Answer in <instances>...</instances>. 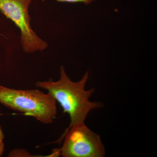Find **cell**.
I'll list each match as a JSON object with an SVG mask.
<instances>
[{
  "instance_id": "obj_1",
  "label": "cell",
  "mask_w": 157,
  "mask_h": 157,
  "mask_svg": "<svg viewBox=\"0 0 157 157\" xmlns=\"http://www.w3.org/2000/svg\"><path fill=\"white\" fill-rule=\"evenodd\" d=\"M89 78L87 71L79 81L73 82L68 76L64 67L61 66L58 81H54L50 78L47 81L36 82L37 87L46 90L50 93L61 105L64 113L69 114L70 124L64 132L71 127L85 123L88 114L91 110L103 107L101 102L90 101L95 89H85Z\"/></svg>"
},
{
  "instance_id": "obj_2",
  "label": "cell",
  "mask_w": 157,
  "mask_h": 157,
  "mask_svg": "<svg viewBox=\"0 0 157 157\" xmlns=\"http://www.w3.org/2000/svg\"><path fill=\"white\" fill-rule=\"evenodd\" d=\"M0 104L45 124L53 122L57 114L55 98L50 93L38 89L17 90L0 86Z\"/></svg>"
},
{
  "instance_id": "obj_3",
  "label": "cell",
  "mask_w": 157,
  "mask_h": 157,
  "mask_svg": "<svg viewBox=\"0 0 157 157\" xmlns=\"http://www.w3.org/2000/svg\"><path fill=\"white\" fill-rule=\"evenodd\" d=\"M33 0H0V11L19 29L20 42L27 54L42 52L48 48L47 42L41 39L31 27L29 7Z\"/></svg>"
},
{
  "instance_id": "obj_4",
  "label": "cell",
  "mask_w": 157,
  "mask_h": 157,
  "mask_svg": "<svg viewBox=\"0 0 157 157\" xmlns=\"http://www.w3.org/2000/svg\"><path fill=\"white\" fill-rule=\"evenodd\" d=\"M63 143L59 148L63 157H103L105 149L100 135L93 132L85 124L71 127L59 138Z\"/></svg>"
},
{
  "instance_id": "obj_5",
  "label": "cell",
  "mask_w": 157,
  "mask_h": 157,
  "mask_svg": "<svg viewBox=\"0 0 157 157\" xmlns=\"http://www.w3.org/2000/svg\"><path fill=\"white\" fill-rule=\"evenodd\" d=\"M9 157H34L30 154L29 152L23 149H16L10 152Z\"/></svg>"
},
{
  "instance_id": "obj_6",
  "label": "cell",
  "mask_w": 157,
  "mask_h": 157,
  "mask_svg": "<svg viewBox=\"0 0 157 157\" xmlns=\"http://www.w3.org/2000/svg\"><path fill=\"white\" fill-rule=\"evenodd\" d=\"M45 0H42L44 2ZM60 3H82L85 5H89L94 2L96 0H56Z\"/></svg>"
},
{
  "instance_id": "obj_7",
  "label": "cell",
  "mask_w": 157,
  "mask_h": 157,
  "mask_svg": "<svg viewBox=\"0 0 157 157\" xmlns=\"http://www.w3.org/2000/svg\"><path fill=\"white\" fill-rule=\"evenodd\" d=\"M4 134L3 133L2 127L0 126V157L2 155L4 151H5V144H4Z\"/></svg>"
},
{
  "instance_id": "obj_8",
  "label": "cell",
  "mask_w": 157,
  "mask_h": 157,
  "mask_svg": "<svg viewBox=\"0 0 157 157\" xmlns=\"http://www.w3.org/2000/svg\"><path fill=\"white\" fill-rule=\"evenodd\" d=\"M0 35H1V33H0Z\"/></svg>"
}]
</instances>
